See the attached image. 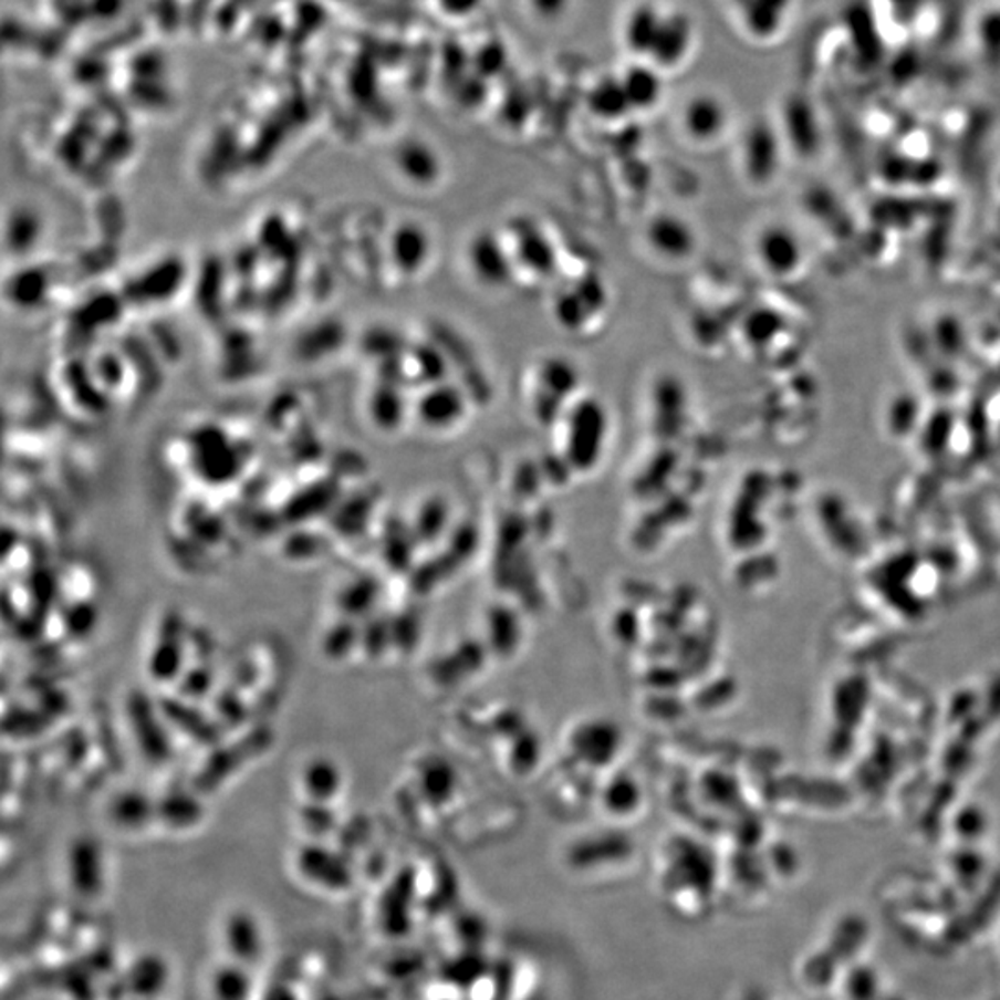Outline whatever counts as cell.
<instances>
[{"instance_id": "cell-1", "label": "cell", "mask_w": 1000, "mask_h": 1000, "mask_svg": "<svg viewBox=\"0 0 1000 1000\" xmlns=\"http://www.w3.org/2000/svg\"><path fill=\"white\" fill-rule=\"evenodd\" d=\"M273 741L274 733L269 727H254L233 738H225V741L210 749L205 762L195 773L191 788L205 796L216 793L228 780L263 757Z\"/></svg>"}, {"instance_id": "cell-2", "label": "cell", "mask_w": 1000, "mask_h": 1000, "mask_svg": "<svg viewBox=\"0 0 1000 1000\" xmlns=\"http://www.w3.org/2000/svg\"><path fill=\"white\" fill-rule=\"evenodd\" d=\"M126 719L142 757L153 765H165L171 760V727L165 722L158 700H153L142 689H134L126 699Z\"/></svg>"}, {"instance_id": "cell-3", "label": "cell", "mask_w": 1000, "mask_h": 1000, "mask_svg": "<svg viewBox=\"0 0 1000 1000\" xmlns=\"http://www.w3.org/2000/svg\"><path fill=\"white\" fill-rule=\"evenodd\" d=\"M296 875L308 886L330 895H342L354 886L353 865L348 864L345 854L332 848L324 842L302 843L295 853Z\"/></svg>"}, {"instance_id": "cell-4", "label": "cell", "mask_w": 1000, "mask_h": 1000, "mask_svg": "<svg viewBox=\"0 0 1000 1000\" xmlns=\"http://www.w3.org/2000/svg\"><path fill=\"white\" fill-rule=\"evenodd\" d=\"M188 626L183 614L173 610L159 619L153 648L148 653L147 671L153 683L173 686L188 669Z\"/></svg>"}, {"instance_id": "cell-5", "label": "cell", "mask_w": 1000, "mask_h": 1000, "mask_svg": "<svg viewBox=\"0 0 1000 1000\" xmlns=\"http://www.w3.org/2000/svg\"><path fill=\"white\" fill-rule=\"evenodd\" d=\"M221 945L225 958L257 971L268 952V930L254 912L236 908L222 917Z\"/></svg>"}, {"instance_id": "cell-6", "label": "cell", "mask_w": 1000, "mask_h": 1000, "mask_svg": "<svg viewBox=\"0 0 1000 1000\" xmlns=\"http://www.w3.org/2000/svg\"><path fill=\"white\" fill-rule=\"evenodd\" d=\"M159 710L165 722L178 732L191 739L200 747L210 750L225 741L227 730L221 727L211 711L200 708L199 702L184 699L180 695H162L158 697Z\"/></svg>"}, {"instance_id": "cell-7", "label": "cell", "mask_w": 1000, "mask_h": 1000, "mask_svg": "<svg viewBox=\"0 0 1000 1000\" xmlns=\"http://www.w3.org/2000/svg\"><path fill=\"white\" fill-rule=\"evenodd\" d=\"M69 887L84 900H97L106 889V862L103 848L93 837L80 836L69 845L65 858Z\"/></svg>"}, {"instance_id": "cell-8", "label": "cell", "mask_w": 1000, "mask_h": 1000, "mask_svg": "<svg viewBox=\"0 0 1000 1000\" xmlns=\"http://www.w3.org/2000/svg\"><path fill=\"white\" fill-rule=\"evenodd\" d=\"M467 263L472 277L491 290L510 284L515 271L513 254L493 232H478L467 247Z\"/></svg>"}, {"instance_id": "cell-9", "label": "cell", "mask_w": 1000, "mask_h": 1000, "mask_svg": "<svg viewBox=\"0 0 1000 1000\" xmlns=\"http://www.w3.org/2000/svg\"><path fill=\"white\" fill-rule=\"evenodd\" d=\"M645 238L650 249L673 262H683L697 249V233L684 217L659 213L648 221Z\"/></svg>"}, {"instance_id": "cell-10", "label": "cell", "mask_w": 1000, "mask_h": 1000, "mask_svg": "<svg viewBox=\"0 0 1000 1000\" xmlns=\"http://www.w3.org/2000/svg\"><path fill=\"white\" fill-rule=\"evenodd\" d=\"M106 817L123 834H143L156 824V799L145 791H117L108 801Z\"/></svg>"}, {"instance_id": "cell-11", "label": "cell", "mask_w": 1000, "mask_h": 1000, "mask_svg": "<svg viewBox=\"0 0 1000 1000\" xmlns=\"http://www.w3.org/2000/svg\"><path fill=\"white\" fill-rule=\"evenodd\" d=\"M199 791H167L156 799V824L169 832H191L206 819L205 802Z\"/></svg>"}, {"instance_id": "cell-12", "label": "cell", "mask_w": 1000, "mask_h": 1000, "mask_svg": "<svg viewBox=\"0 0 1000 1000\" xmlns=\"http://www.w3.org/2000/svg\"><path fill=\"white\" fill-rule=\"evenodd\" d=\"M606 433V409L597 398H582L569 415V434L576 455H595Z\"/></svg>"}, {"instance_id": "cell-13", "label": "cell", "mask_w": 1000, "mask_h": 1000, "mask_svg": "<svg viewBox=\"0 0 1000 1000\" xmlns=\"http://www.w3.org/2000/svg\"><path fill=\"white\" fill-rule=\"evenodd\" d=\"M208 997L210 1000L257 999L254 969L222 958L208 972Z\"/></svg>"}, {"instance_id": "cell-14", "label": "cell", "mask_w": 1000, "mask_h": 1000, "mask_svg": "<svg viewBox=\"0 0 1000 1000\" xmlns=\"http://www.w3.org/2000/svg\"><path fill=\"white\" fill-rule=\"evenodd\" d=\"M304 801L332 804L342 795L343 773L340 763L329 757H313L301 771Z\"/></svg>"}, {"instance_id": "cell-15", "label": "cell", "mask_w": 1000, "mask_h": 1000, "mask_svg": "<svg viewBox=\"0 0 1000 1000\" xmlns=\"http://www.w3.org/2000/svg\"><path fill=\"white\" fill-rule=\"evenodd\" d=\"M126 988L139 1000H156L169 988L171 969L164 956L145 952L126 969Z\"/></svg>"}, {"instance_id": "cell-16", "label": "cell", "mask_w": 1000, "mask_h": 1000, "mask_svg": "<svg viewBox=\"0 0 1000 1000\" xmlns=\"http://www.w3.org/2000/svg\"><path fill=\"white\" fill-rule=\"evenodd\" d=\"M513 241V260L515 265H523L534 277H551L556 268V252L551 239L546 238L543 230L532 225H519Z\"/></svg>"}, {"instance_id": "cell-17", "label": "cell", "mask_w": 1000, "mask_h": 1000, "mask_svg": "<svg viewBox=\"0 0 1000 1000\" xmlns=\"http://www.w3.org/2000/svg\"><path fill=\"white\" fill-rule=\"evenodd\" d=\"M691 21L686 13H671L669 18L664 19L662 29H659L658 40L654 43L650 56L654 62L665 67L677 65L684 60L689 45H691Z\"/></svg>"}, {"instance_id": "cell-18", "label": "cell", "mask_w": 1000, "mask_h": 1000, "mask_svg": "<svg viewBox=\"0 0 1000 1000\" xmlns=\"http://www.w3.org/2000/svg\"><path fill=\"white\" fill-rule=\"evenodd\" d=\"M727 114L722 104L711 95H695L684 110V126L697 142L716 139L725 128Z\"/></svg>"}, {"instance_id": "cell-19", "label": "cell", "mask_w": 1000, "mask_h": 1000, "mask_svg": "<svg viewBox=\"0 0 1000 1000\" xmlns=\"http://www.w3.org/2000/svg\"><path fill=\"white\" fill-rule=\"evenodd\" d=\"M466 412V395L458 387L441 384L425 395L421 400V415L427 425L445 428L460 421Z\"/></svg>"}, {"instance_id": "cell-20", "label": "cell", "mask_w": 1000, "mask_h": 1000, "mask_svg": "<svg viewBox=\"0 0 1000 1000\" xmlns=\"http://www.w3.org/2000/svg\"><path fill=\"white\" fill-rule=\"evenodd\" d=\"M587 106L601 119L614 121L631 112V101L626 97L623 80L604 79L593 86L587 95Z\"/></svg>"}, {"instance_id": "cell-21", "label": "cell", "mask_w": 1000, "mask_h": 1000, "mask_svg": "<svg viewBox=\"0 0 1000 1000\" xmlns=\"http://www.w3.org/2000/svg\"><path fill=\"white\" fill-rule=\"evenodd\" d=\"M664 18H659L656 8L650 4H639L628 18L626 24V43L636 54H650L654 43L658 40Z\"/></svg>"}, {"instance_id": "cell-22", "label": "cell", "mask_w": 1000, "mask_h": 1000, "mask_svg": "<svg viewBox=\"0 0 1000 1000\" xmlns=\"http://www.w3.org/2000/svg\"><path fill=\"white\" fill-rule=\"evenodd\" d=\"M621 80H623L626 97L631 101L632 108L647 110L658 104L664 86H662L659 74L653 67L636 65V67L628 69Z\"/></svg>"}, {"instance_id": "cell-23", "label": "cell", "mask_w": 1000, "mask_h": 1000, "mask_svg": "<svg viewBox=\"0 0 1000 1000\" xmlns=\"http://www.w3.org/2000/svg\"><path fill=\"white\" fill-rule=\"evenodd\" d=\"M400 165H403L404 175L414 180V183L430 186L438 183L441 177V162L438 154L425 143H409L403 148L400 154Z\"/></svg>"}, {"instance_id": "cell-24", "label": "cell", "mask_w": 1000, "mask_h": 1000, "mask_svg": "<svg viewBox=\"0 0 1000 1000\" xmlns=\"http://www.w3.org/2000/svg\"><path fill=\"white\" fill-rule=\"evenodd\" d=\"M362 642L356 621L337 617L321 636V653L330 662H342Z\"/></svg>"}, {"instance_id": "cell-25", "label": "cell", "mask_w": 1000, "mask_h": 1000, "mask_svg": "<svg viewBox=\"0 0 1000 1000\" xmlns=\"http://www.w3.org/2000/svg\"><path fill=\"white\" fill-rule=\"evenodd\" d=\"M430 254V241L419 227H404L395 238V258L404 271H419Z\"/></svg>"}, {"instance_id": "cell-26", "label": "cell", "mask_w": 1000, "mask_h": 1000, "mask_svg": "<svg viewBox=\"0 0 1000 1000\" xmlns=\"http://www.w3.org/2000/svg\"><path fill=\"white\" fill-rule=\"evenodd\" d=\"M330 549V540L326 535L313 532L306 527H295V530L285 538L282 543V554L290 562L306 563L323 558Z\"/></svg>"}, {"instance_id": "cell-27", "label": "cell", "mask_w": 1000, "mask_h": 1000, "mask_svg": "<svg viewBox=\"0 0 1000 1000\" xmlns=\"http://www.w3.org/2000/svg\"><path fill=\"white\" fill-rule=\"evenodd\" d=\"M296 817L301 829L306 832L308 840L313 842H324L326 836H332L340 826V819L332 804L302 801Z\"/></svg>"}, {"instance_id": "cell-28", "label": "cell", "mask_w": 1000, "mask_h": 1000, "mask_svg": "<svg viewBox=\"0 0 1000 1000\" xmlns=\"http://www.w3.org/2000/svg\"><path fill=\"white\" fill-rule=\"evenodd\" d=\"M540 381L543 397L562 400L579 386V371L567 360H551L543 365Z\"/></svg>"}, {"instance_id": "cell-29", "label": "cell", "mask_w": 1000, "mask_h": 1000, "mask_svg": "<svg viewBox=\"0 0 1000 1000\" xmlns=\"http://www.w3.org/2000/svg\"><path fill=\"white\" fill-rule=\"evenodd\" d=\"M340 617L356 621L373 604V584L369 580L354 579L340 586L334 597Z\"/></svg>"}, {"instance_id": "cell-30", "label": "cell", "mask_w": 1000, "mask_h": 1000, "mask_svg": "<svg viewBox=\"0 0 1000 1000\" xmlns=\"http://www.w3.org/2000/svg\"><path fill=\"white\" fill-rule=\"evenodd\" d=\"M177 694L184 699L200 702L206 697H211L213 688H216V671L211 669V665L206 664L188 665V669L184 671L183 678L178 680Z\"/></svg>"}, {"instance_id": "cell-31", "label": "cell", "mask_w": 1000, "mask_h": 1000, "mask_svg": "<svg viewBox=\"0 0 1000 1000\" xmlns=\"http://www.w3.org/2000/svg\"><path fill=\"white\" fill-rule=\"evenodd\" d=\"M211 713L228 732L232 728H243L249 717V708L239 697L238 689H222L213 697Z\"/></svg>"}, {"instance_id": "cell-32", "label": "cell", "mask_w": 1000, "mask_h": 1000, "mask_svg": "<svg viewBox=\"0 0 1000 1000\" xmlns=\"http://www.w3.org/2000/svg\"><path fill=\"white\" fill-rule=\"evenodd\" d=\"M554 313H556L558 323L567 330L582 329L593 315L576 288L563 291L562 295L558 296L554 302Z\"/></svg>"}, {"instance_id": "cell-33", "label": "cell", "mask_w": 1000, "mask_h": 1000, "mask_svg": "<svg viewBox=\"0 0 1000 1000\" xmlns=\"http://www.w3.org/2000/svg\"><path fill=\"white\" fill-rule=\"evenodd\" d=\"M472 73L482 76L483 80L494 79L504 73L508 67V51L504 43L491 40L483 43L471 56Z\"/></svg>"}, {"instance_id": "cell-34", "label": "cell", "mask_w": 1000, "mask_h": 1000, "mask_svg": "<svg viewBox=\"0 0 1000 1000\" xmlns=\"http://www.w3.org/2000/svg\"><path fill=\"white\" fill-rule=\"evenodd\" d=\"M785 0H752L747 12V23L750 30L758 35H768L777 29L779 15L784 8Z\"/></svg>"}, {"instance_id": "cell-35", "label": "cell", "mask_w": 1000, "mask_h": 1000, "mask_svg": "<svg viewBox=\"0 0 1000 1000\" xmlns=\"http://www.w3.org/2000/svg\"><path fill=\"white\" fill-rule=\"evenodd\" d=\"M444 52L445 74L450 84L456 87L469 74L467 69L471 67V56L458 43H449Z\"/></svg>"}, {"instance_id": "cell-36", "label": "cell", "mask_w": 1000, "mask_h": 1000, "mask_svg": "<svg viewBox=\"0 0 1000 1000\" xmlns=\"http://www.w3.org/2000/svg\"><path fill=\"white\" fill-rule=\"evenodd\" d=\"M486 92H488L486 80L475 73L467 74L466 79L461 80L460 84L456 86L458 98L467 108L482 104L483 98H486Z\"/></svg>"}, {"instance_id": "cell-37", "label": "cell", "mask_w": 1000, "mask_h": 1000, "mask_svg": "<svg viewBox=\"0 0 1000 1000\" xmlns=\"http://www.w3.org/2000/svg\"><path fill=\"white\" fill-rule=\"evenodd\" d=\"M502 112H507L508 121L521 123L529 115V95L519 90L512 95H508L507 106H502Z\"/></svg>"}, {"instance_id": "cell-38", "label": "cell", "mask_w": 1000, "mask_h": 1000, "mask_svg": "<svg viewBox=\"0 0 1000 1000\" xmlns=\"http://www.w3.org/2000/svg\"><path fill=\"white\" fill-rule=\"evenodd\" d=\"M569 0H530L532 10L541 18H558L560 13L565 12Z\"/></svg>"}, {"instance_id": "cell-39", "label": "cell", "mask_w": 1000, "mask_h": 1000, "mask_svg": "<svg viewBox=\"0 0 1000 1000\" xmlns=\"http://www.w3.org/2000/svg\"><path fill=\"white\" fill-rule=\"evenodd\" d=\"M445 12L455 18H466L469 13L477 12L482 0H439Z\"/></svg>"}, {"instance_id": "cell-40", "label": "cell", "mask_w": 1000, "mask_h": 1000, "mask_svg": "<svg viewBox=\"0 0 1000 1000\" xmlns=\"http://www.w3.org/2000/svg\"><path fill=\"white\" fill-rule=\"evenodd\" d=\"M882 1000H903V999H895V997H892V999H886V997H884V999H882Z\"/></svg>"}]
</instances>
